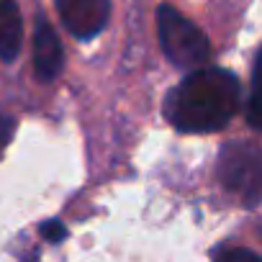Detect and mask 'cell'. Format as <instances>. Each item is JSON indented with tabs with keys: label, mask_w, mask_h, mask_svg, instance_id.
I'll return each instance as SVG.
<instances>
[{
	"label": "cell",
	"mask_w": 262,
	"mask_h": 262,
	"mask_svg": "<svg viewBox=\"0 0 262 262\" xmlns=\"http://www.w3.org/2000/svg\"><path fill=\"white\" fill-rule=\"evenodd\" d=\"M219 183L254 208L262 193V152L257 142H229L221 147L216 165Z\"/></svg>",
	"instance_id": "3"
},
{
	"label": "cell",
	"mask_w": 262,
	"mask_h": 262,
	"mask_svg": "<svg viewBox=\"0 0 262 262\" xmlns=\"http://www.w3.org/2000/svg\"><path fill=\"white\" fill-rule=\"evenodd\" d=\"M157 36L165 57L178 67V70H201L208 57H211V44L206 34L185 18L180 11L172 6H160L157 8Z\"/></svg>",
	"instance_id": "2"
},
{
	"label": "cell",
	"mask_w": 262,
	"mask_h": 262,
	"mask_svg": "<svg viewBox=\"0 0 262 262\" xmlns=\"http://www.w3.org/2000/svg\"><path fill=\"white\" fill-rule=\"evenodd\" d=\"M13 131H16V121H13L8 113L0 111V147H6V144L11 142Z\"/></svg>",
	"instance_id": "9"
},
{
	"label": "cell",
	"mask_w": 262,
	"mask_h": 262,
	"mask_svg": "<svg viewBox=\"0 0 262 262\" xmlns=\"http://www.w3.org/2000/svg\"><path fill=\"white\" fill-rule=\"evenodd\" d=\"M64 29L77 39L98 36L111 16V0H54Z\"/></svg>",
	"instance_id": "4"
},
{
	"label": "cell",
	"mask_w": 262,
	"mask_h": 262,
	"mask_svg": "<svg viewBox=\"0 0 262 262\" xmlns=\"http://www.w3.org/2000/svg\"><path fill=\"white\" fill-rule=\"evenodd\" d=\"M64 67V49L54 31V26L47 21V16L36 18L34 29V72L41 82H54L62 75Z\"/></svg>",
	"instance_id": "5"
},
{
	"label": "cell",
	"mask_w": 262,
	"mask_h": 262,
	"mask_svg": "<svg viewBox=\"0 0 262 262\" xmlns=\"http://www.w3.org/2000/svg\"><path fill=\"white\" fill-rule=\"evenodd\" d=\"M24 262H39V249H31L29 254H24Z\"/></svg>",
	"instance_id": "10"
},
{
	"label": "cell",
	"mask_w": 262,
	"mask_h": 262,
	"mask_svg": "<svg viewBox=\"0 0 262 262\" xmlns=\"http://www.w3.org/2000/svg\"><path fill=\"white\" fill-rule=\"evenodd\" d=\"M39 234H41L49 244H59V242L67 239V226H64L59 219H49V221H44V224L39 226Z\"/></svg>",
	"instance_id": "8"
},
{
	"label": "cell",
	"mask_w": 262,
	"mask_h": 262,
	"mask_svg": "<svg viewBox=\"0 0 262 262\" xmlns=\"http://www.w3.org/2000/svg\"><path fill=\"white\" fill-rule=\"evenodd\" d=\"M242 105L239 77L221 67H201L165 98V118L183 134L221 131Z\"/></svg>",
	"instance_id": "1"
},
{
	"label": "cell",
	"mask_w": 262,
	"mask_h": 262,
	"mask_svg": "<svg viewBox=\"0 0 262 262\" xmlns=\"http://www.w3.org/2000/svg\"><path fill=\"white\" fill-rule=\"evenodd\" d=\"M213 262H262V257L247 247H226L213 254Z\"/></svg>",
	"instance_id": "7"
},
{
	"label": "cell",
	"mask_w": 262,
	"mask_h": 262,
	"mask_svg": "<svg viewBox=\"0 0 262 262\" xmlns=\"http://www.w3.org/2000/svg\"><path fill=\"white\" fill-rule=\"evenodd\" d=\"M24 24L16 0H0V59L13 62L21 52Z\"/></svg>",
	"instance_id": "6"
}]
</instances>
